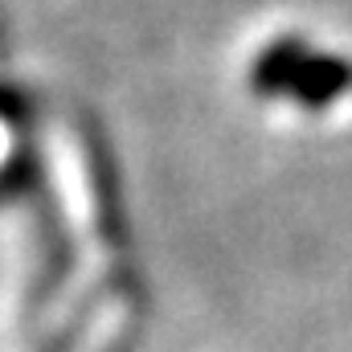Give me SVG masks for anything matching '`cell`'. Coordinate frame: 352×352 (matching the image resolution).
<instances>
[]
</instances>
